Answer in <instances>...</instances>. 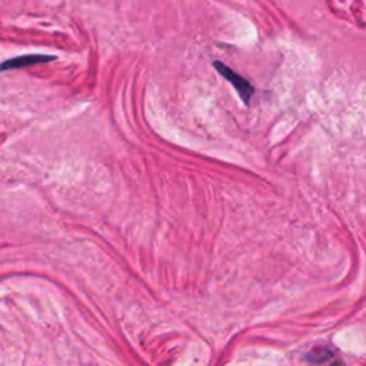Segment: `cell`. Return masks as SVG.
<instances>
[{"label": "cell", "mask_w": 366, "mask_h": 366, "mask_svg": "<svg viewBox=\"0 0 366 366\" xmlns=\"http://www.w3.org/2000/svg\"><path fill=\"white\" fill-rule=\"evenodd\" d=\"M52 61H54V56H46V54H25V56L9 59V61H5L3 63H0V72L12 70V69H22V67H28L32 65L46 63Z\"/></svg>", "instance_id": "7a4b0ae2"}, {"label": "cell", "mask_w": 366, "mask_h": 366, "mask_svg": "<svg viewBox=\"0 0 366 366\" xmlns=\"http://www.w3.org/2000/svg\"><path fill=\"white\" fill-rule=\"evenodd\" d=\"M215 67L225 79H228L230 82L232 86H235V89L237 90V94H239L241 99L248 105L250 102V98L255 94V87L252 86V83L249 80H246L244 76H241L239 73H236L235 70H232L230 67H228L226 65H224L221 62H215Z\"/></svg>", "instance_id": "6da1fadb"}, {"label": "cell", "mask_w": 366, "mask_h": 366, "mask_svg": "<svg viewBox=\"0 0 366 366\" xmlns=\"http://www.w3.org/2000/svg\"><path fill=\"white\" fill-rule=\"evenodd\" d=\"M332 358V352L327 349V347H322V349H319V347H316V349H314L312 352H310L308 355V359L310 362H325L327 359Z\"/></svg>", "instance_id": "3957f363"}]
</instances>
